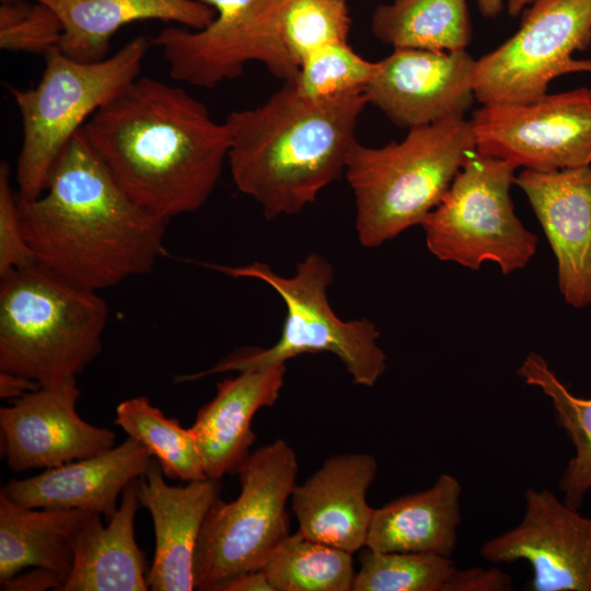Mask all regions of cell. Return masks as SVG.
Instances as JSON below:
<instances>
[{
  "label": "cell",
  "instance_id": "1",
  "mask_svg": "<svg viewBox=\"0 0 591 591\" xmlns=\"http://www.w3.org/2000/svg\"><path fill=\"white\" fill-rule=\"evenodd\" d=\"M124 192L170 220L200 209L228 161L231 134L181 86L137 78L83 125Z\"/></svg>",
  "mask_w": 591,
  "mask_h": 591
},
{
  "label": "cell",
  "instance_id": "2",
  "mask_svg": "<svg viewBox=\"0 0 591 591\" xmlns=\"http://www.w3.org/2000/svg\"><path fill=\"white\" fill-rule=\"evenodd\" d=\"M19 210L36 262L89 290L146 275L164 253L170 220L124 192L82 128L56 161L45 190L19 199Z\"/></svg>",
  "mask_w": 591,
  "mask_h": 591
},
{
  "label": "cell",
  "instance_id": "3",
  "mask_svg": "<svg viewBox=\"0 0 591 591\" xmlns=\"http://www.w3.org/2000/svg\"><path fill=\"white\" fill-rule=\"evenodd\" d=\"M364 92L313 100L291 81L259 106L232 111L228 163L266 219L296 215L345 173Z\"/></svg>",
  "mask_w": 591,
  "mask_h": 591
},
{
  "label": "cell",
  "instance_id": "4",
  "mask_svg": "<svg viewBox=\"0 0 591 591\" xmlns=\"http://www.w3.org/2000/svg\"><path fill=\"white\" fill-rule=\"evenodd\" d=\"M474 151L471 120L464 117L413 127L403 140L380 148L356 141L345 176L355 197L360 244L378 247L421 225Z\"/></svg>",
  "mask_w": 591,
  "mask_h": 591
},
{
  "label": "cell",
  "instance_id": "5",
  "mask_svg": "<svg viewBox=\"0 0 591 591\" xmlns=\"http://www.w3.org/2000/svg\"><path fill=\"white\" fill-rule=\"evenodd\" d=\"M0 278V371L40 386L77 378L102 351L106 302L38 263Z\"/></svg>",
  "mask_w": 591,
  "mask_h": 591
},
{
  "label": "cell",
  "instance_id": "6",
  "mask_svg": "<svg viewBox=\"0 0 591 591\" xmlns=\"http://www.w3.org/2000/svg\"><path fill=\"white\" fill-rule=\"evenodd\" d=\"M205 266L233 278H254L271 287L282 299L286 316L278 341L269 348L239 349L211 368L177 375L176 383L195 381L217 373L281 364L302 354L332 352L345 366L355 384L372 387L386 369V355L379 346L380 332L367 318L343 321L327 300L334 279L331 263L318 253H310L294 275L285 277L264 263L229 267Z\"/></svg>",
  "mask_w": 591,
  "mask_h": 591
},
{
  "label": "cell",
  "instance_id": "7",
  "mask_svg": "<svg viewBox=\"0 0 591 591\" xmlns=\"http://www.w3.org/2000/svg\"><path fill=\"white\" fill-rule=\"evenodd\" d=\"M150 45L139 35L94 62L72 59L55 47L44 55L45 68L35 86L9 88L23 132L16 165L19 199H34L45 190L62 150L99 108L138 78Z\"/></svg>",
  "mask_w": 591,
  "mask_h": 591
},
{
  "label": "cell",
  "instance_id": "8",
  "mask_svg": "<svg viewBox=\"0 0 591 591\" xmlns=\"http://www.w3.org/2000/svg\"><path fill=\"white\" fill-rule=\"evenodd\" d=\"M241 491L220 497L202 523L194 556L196 590L215 591L241 573L263 569L289 535L287 503L298 475L294 450L278 439L250 453L237 473Z\"/></svg>",
  "mask_w": 591,
  "mask_h": 591
},
{
  "label": "cell",
  "instance_id": "9",
  "mask_svg": "<svg viewBox=\"0 0 591 591\" xmlns=\"http://www.w3.org/2000/svg\"><path fill=\"white\" fill-rule=\"evenodd\" d=\"M515 169L474 151L421 224L429 252L473 270L485 262L497 264L503 275L525 267L537 237L514 212L510 187Z\"/></svg>",
  "mask_w": 591,
  "mask_h": 591
},
{
  "label": "cell",
  "instance_id": "10",
  "mask_svg": "<svg viewBox=\"0 0 591 591\" xmlns=\"http://www.w3.org/2000/svg\"><path fill=\"white\" fill-rule=\"evenodd\" d=\"M216 10L201 30L167 26L150 38L161 50L170 77L193 86L211 89L240 77L247 62H262L269 72L293 81L299 66L281 34L285 0H199Z\"/></svg>",
  "mask_w": 591,
  "mask_h": 591
},
{
  "label": "cell",
  "instance_id": "11",
  "mask_svg": "<svg viewBox=\"0 0 591 591\" xmlns=\"http://www.w3.org/2000/svg\"><path fill=\"white\" fill-rule=\"evenodd\" d=\"M590 43L591 0H537L512 37L476 60V100L528 103L545 95L557 77L591 73V59L573 58Z\"/></svg>",
  "mask_w": 591,
  "mask_h": 591
},
{
  "label": "cell",
  "instance_id": "12",
  "mask_svg": "<svg viewBox=\"0 0 591 591\" xmlns=\"http://www.w3.org/2000/svg\"><path fill=\"white\" fill-rule=\"evenodd\" d=\"M478 153L524 170L551 172L591 164V89L521 104L482 105L471 119Z\"/></svg>",
  "mask_w": 591,
  "mask_h": 591
},
{
  "label": "cell",
  "instance_id": "13",
  "mask_svg": "<svg viewBox=\"0 0 591 591\" xmlns=\"http://www.w3.org/2000/svg\"><path fill=\"white\" fill-rule=\"evenodd\" d=\"M513 529L485 542L479 555L491 563L525 560L531 591H591V517L549 489L530 488Z\"/></svg>",
  "mask_w": 591,
  "mask_h": 591
},
{
  "label": "cell",
  "instance_id": "14",
  "mask_svg": "<svg viewBox=\"0 0 591 591\" xmlns=\"http://www.w3.org/2000/svg\"><path fill=\"white\" fill-rule=\"evenodd\" d=\"M378 62L366 88L368 103L399 127L464 117L475 96L476 59L454 51L394 48Z\"/></svg>",
  "mask_w": 591,
  "mask_h": 591
},
{
  "label": "cell",
  "instance_id": "15",
  "mask_svg": "<svg viewBox=\"0 0 591 591\" xmlns=\"http://www.w3.org/2000/svg\"><path fill=\"white\" fill-rule=\"evenodd\" d=\"M77 378L42 385L0 408L1 454L15 473L50 468L113 448L115 433L77 412Z\"/></svg>",
  "mask_w": 591,
  "mask_h": 591
},
{
  "label": "cell",
  "instance_id": "16",
  "mask_svg": "<svg viewBox=\"0 0 591 591\" xmlns=\"http://www.w3.org/2000/svg\"><path fill=\"white\" fill-rule=\"evenodd\" d=\"M526 195L557 262L567 304L591 306V164L559 171H522L514 181Z\"/></svg>",
  "mask_w": 591,
  "mask_h": 591
},
{
  "label": "cell",
  "instance_id": "17",
  "mask_svg": "<svg viewBox=\"0 0 591 591\" xmlns=\"http://www.w3.org/2000/svg\"><path fill=\"white\" fill-rule=\"evenodd\" d=\"M149 451L132 438L94 455L67 462L24 479H11L1 491L28 508L78 509L111 519L125 488L153 464Z\"/></svg>",
  "mask_w": 591,
  "mask_h": 591
},
{
  "label": "cell",
  "instance_id": "18",
  "mask_svg": "<svg viewBox=\"0 0 591 591\" xmlns=\"http://www.w3.org/2000/svg\"><path fill=\"white\" fill-rule=\"evenodd\" d=\"M378 472L369 453L327 457L321 467L291 494L299 532L310 540L354 554L366 547L374 508L367 493Z\"/></svg>",
  "mask_w": 591,
  "mask_h": 591
},
{
  "label": "cell",
  "instance_id": "19",
  "mask_svg": "<svg viewBox=\"0 0 591 591\" xmlns=\"http://www.w3.org/2000/svg\"><path fill=\"white\" fill-rule=\"evenodd\" d=\"M154 460L139 478V499L151 515L155 547L147 582L153 591H192L194 556L205 518L220 497L219 480L205 478L171 486Z\"/></svg>",
  "mask_w": 591,
  "mask_h": 591
},
{
  "label": "cell",
  "instance_id": "20",
  "mask_svg": "<svg viewBox=\"0 0 591 591\" xmlns=\"http://www.w3.org/2000/svg\"><path fill=\"white\" fill-rule=\"evenodd\" d=\"M286 364L254 367L217 384L215 397L198 412L190 428L208 478L236 474L256 437L255 413L271 406L285 382Z\"/></svg>",
  "mask_w": 591,
  "mask_h": 591
},
{
  "label": "cell",
  "instance_id": "21",
  "mask_svg": "<svg viewBox=\"0 0 591 591\" xmlns=\"http://www.w3.org/2000/svg\"><path fill=\"white\" fill-rule=\"evenodd\" d=\"M60 18L58 48L68 57L94 62L107 57L113 35L124 25L160 20L201 30L216 10L199 0H38Z\"/></svg>",
  "mask_w": 591,
  "mask_h": 591
},
{
  "label": "cell",
  "instance_id": "22",
  "mask_svg": "<svg viewBox=\"0 0 591 591\" xmlns=\"http://www.w3.org/2000/svg\"><path fill=\"white\" fill-rule=\"evenodd\" d=\"M139 478L124 490L107 525L96 514L80 533L60 591H147V564L135 536Z\"/></svg>",
  "mask_w": 591,
  "mask_h": 591
},
{
  "label": "cell",
  "instance_id": "23",
  "mask_svg": "<svg viewBox=\"0 0 591 591\" xmlns=\"http://www.w3.org/2000/svg\"><path fill=\"white\" fill-rule=\"evenodd\" d=\"M461 495L459 479L442 473L428 489L375 509L366 547L451 557L461 523Z\"/></svg>",
  "mask_w": 591,
  "mask_h": 591
},
{
  "label": "cell",
  "instance_id": "24",
  "mask_svg": "<svg viewBox=\"0 0 591 591\" xmlns=\"http://www.w3.org/2000/svg\"><path fill=\"white\" fill-rule=\"evenodd\" d=\"M96 514L78 509L28 508L0 491V582L30 567L53 570L66 581L76 542Z\"/></svg>",
  "mask_w": 591,
  "mask_h": 591
},
{
  "label": "cell",
  "instance_id": "25",
  "mask_svg": "<svg viewBox=\"0 0 591 591\" xmlns=\"http://www.w3.org/2000/svg\"><path fill=\"white\" fill-rule=\"evenodd\" d=\"M372 34L394 48L454 51L465 49L472 28L466 0H394L380 4Z\"/></svg>",
  "mask_w": 591,
  "mask_h": 591
},
{
  "label": "cell",
  "instance_id": "26",
  "mask_svg": "<svg viewBox=\"0 0 591 591\" xmlns=\"http://www.w3.org/2000/svg\"><path fill=\"white\" fill-rule=\"evenodd\" d=\"M518 373L528 385L538 387L552 401L556 422L575 448L559 486L563 500L579 509L591 488V398L575 396L537 354H529Z\"/></svg>",
  "mask_w": 591,
  "mask_h": 591
},
{
  "label": "cell",
  "instance_id": "27",
  "mask_svg": "<svg viewBox=\"0 0 591 591\" xmlns=\"http://www.w3.org/2000/svg\"><path fill=\"white\" fill-rule=\"evenodd\" d=\"M274 591H352V554L289 534L263 567Z\"/></svg>",
  "mask_w": 591,
  "mask_h": 591
},
{
  "label": "cell",
  "instance_id": "28",
  "mask_svg": "<svg viewBox=\"0 0 591 591\" xmlns=\"http://www.w3.org/2000/svg\"><path fill=\"white\" fill-rule=\"evenodd\" d=\"M114 422L149 451L166 478L186 483L207 478L190 428L166 417L147 396L119 403Z\"/></svg>",
  "mask_w": 591,
  "mask_h": 591
},
{
  "label": "cell",
  "instance_id": "29",
  "mask_svg": "<svg viewBox=\"0 0 591 591\" xmlns=\"http://www.w3.org/2000/svg\"><path fill=\"white\" fill-rule=\"evenodd\" d=\"M456 569L449 556L363 547L352 591H448Z\"/></svg>",
  "mask_w": 591,
  "mask_h": 591
},
{
  "label": "cell",
  "instance_id": "30",
  "mask_svg": "<svg viewBox=\"0 0 591 591\" xmlns=\"http://www.w3.org/2000/svg\"><path fill=\"white\" fill-rule=\"evenodd\" d=\"M347 0H285L280 25L285 46L300 63L317 49L348 42Z\"/></svg>",
  "mask_w": 591,
  "mask_h": 591
},
{
  "label": "cell",
  "instance_id": "31",
  "mask_svg": "<svg viewBox=\"0 0 591 591\" xmlns=\"http://www.w3.org/2000/svg\"><path fill=\"white\" fill-rule=\"evenodd\" d=\"M378 68L358 55L348 42L324 46L308 56L291 81L309 99L322 100L364 92Z\"/></svg>",
  "mask_w": 591,
  "mask_h": 591
},
{
  "label": "cell",
  "instance_id": "32",
  "mask_svg": "<svg viewBox=\"0 0 591 591\" xmlns=\"http://www.w3.org/2000/svg\"><path fill=\"white\" fill-rule=\"evenodd\" d=\"M62 33L60 18L42 1L1 0V49L45 55L58 47Z\"/></svg>",
  "mask_w": 591,
  "mask_h": 591
},
{
  "label": "cell",
  "instance_id": "33",
  "mask_svg": "<svg viewBox=\"0 0 591 591\" xmlns=\"http://www.w3.org/2000/svg\"><path fill=\"white\" fill-rule=\"evenodd\" d=\"M37 263L22 228L19 197L10 184V167L0 165V277Z\"/></svg>",
  "mask_w": 591,
  "mask_h": 591
},
{
  "label": "cell",
  "instance_id": "34",
  "mask_svg": "<svg viewBox=\"0 0 591 591\" xmlns=\"http://www.w3.org/2000/svg\"><path fill=\"white\" fill-rule=\"evenodd\" d=\"M511 589V577L498 568H457L448 584V591H507Z\"/></svg>",
  "mask_w": 591,
  "mask_h": 591
},
{
  "label": "cell",
  "instance_id": "35",
  "mask_svg": "<svg viewBox=\"0 0 591 591\" xmlns=\"http://www.w3.org/2000/svg\"><path fill=\"white\" fill-rule=\"evenodd\" d=\"M65 579L53 570L33 567L26 572H19L15 576L0 582V590L4 591H60Z\"/></svg>",
  "mask_w": 591,
  "mask_h": 591
},
{
  "label": "cell",
  "instance_id": "36",
  "mask_svg": "<svg viewBox=\"0 0 591 591\" xmlns=\"http://www.w3.org/2000/svg\"><path fill=\"white\" fill-rule=\"evenodd\" d=\"M215 591H274L263 569L248 571L220 583Z\"/></svg>",
  "mask_w": 591,
  "mask_h": 591
},
{
  "label": "cell",
  "instance_id": "37",
  "mask_svg": "<svg viewBox=\"0 0 591 591\" xmlns=\"http://www.w3.org/2000/svg\"><path fill=\"white\" fill-rule=\"evenodd\" d=\"M40 385L35 381L15 373L0 371V397L18 399L25 394L38 389Z\"/></svg>",
  "mask_w": 591,
  "mask_h": 591
},
{
  "label": "cell",
  "instance_id": "38",
  "mask_svg": "<svg viewBox=\"0 0 591 591\" xmlns=\"http://www.w3.org/2000/svg\"><path fill=\"white\" fill-rule=\"evenodd\" d=\"M535 1L537 0H477V5L484 16L494 18L501 12L505 3L511 15H518Z\"/></svg>",
  "mask_w": 591,
  "mask_h": 591
}]
</instances>
